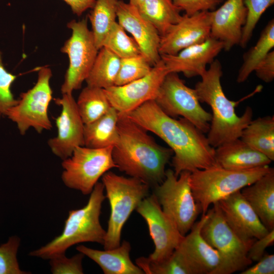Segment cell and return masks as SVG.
I'll return each mask as SVG.
<instances>
[{"label": "cell", "instance_id": "obj_26", "mask_svg": "<svg viewBox=\"0 0 274 274\" xmlns=\"http://www.w3.org/2000/svg\"><path fill=\"white\" fill-rule=\"evenodd\" d=\"M137 8L140 14L155 27L160 37L182 17L181 10L172 0H144Z\"/></svg>", "mask_w": 274, "mask_h": 274}, {"label": "cell", "instance_id": "obj_21", "mask_svg": "<svg viewBox=\"0 0 274 274\" xmlns=\"http://www.w3.org/2000/svg\"><path fill=\"white\" fill-rule=\"evenodd\" d=\"M211 15L210 37L221 41L226 51L239 45L247 17L244 0H227Z\"/></svg>", "mask_w": 274, "mask_h": 274}, {"label": "cell", "instance_id": "obj_41", "mask_svg": "<svg viewBox=\"0 0 274 274\" xmlns=\"http://www.w3.org/2000/svg\"><path fill=\"white\" fill-rule=\"evenodd\" d=\"M254 72L262 81L269 83L274 79V51H270L258 64Z\"/></svg>", "mask_w": 274, "mask_h": 274}, {"label": "cell", "instance_id": "obj_4", "mask_svg": "<svg viewBox=\"0 0 274 274\" xmlns=\"http://www.w3.org/2000/svg\"><path fill=\"white\" fill-rule=\"evenodd\" d=\"M104 186L98 182L93 188L87 204L83 208L69 211L61 234L39 249L29 253L31 256L50 259L65 254L71 246L84 242L104 244L106 230L99 217L102 204L106 198Z\"/></svg>", "mask_w": 274, "mask_h": 274}, {"label": "cell", "instance_id": "obj_44", "mask_svg": "<svg viewBox=\"0 0 274 274\" xmlns=\"http://www.w3.org/2000/svg\"><path fill=\"white\" fill-rule=\"evenodd\" d=\"M144 0H129V3L135 7L139 6Z\"/></svg>", "mask_w": 274, "mask_h": 274}, {"label": "cell", "instance_id": "obj_37", "mask_svg": "<svg viewBox=\"0 0 274 274\" xmlns=\"http://www.w3.org/2000/svg\"><path fill=\"white\" fill-rule=\"evenodd\" d=\"M17 76L9 72L5 67L0 51V115L15 105L16 99L11 91V86Z\"/></svg>", "mask_w": 274, "mask_h": 274}, {"label": "cell", "instance_id": "obj_43", "mask_svg": "<svg viewBox=\"0 0 274 274\" xmlns=\"http://www.w3.org/2000/svg\"><path fill=\"white\" fill-rule=\"evenodd\" d=\"M71 8L77 16H81L85 12L94 6L96 0H62Z\"/></svg>", "mask_w": 274, "mask_h": 274}, {"label": "cell", "instance_id": "obj_35", "mask_svg": "<svg viewBox=\"0 0 274 274\" xmlns=\"http://www.w3.org/2000/svg\"><path fill=\"white\" fill-rule=\"evenodd\" d=\"M244 3L247 9V17L239 43L242 48L246 47L262 15L273 5L274 0H244Z\"/></svg>", "mask_w": 274, "mask_h": 274}, {"label": "cell", "instance_id": "obj_38", "mask_svg": "<svg viewBox=\"0 0 274 274\" xmlns=\"http://www.w3.org/2000/svg\"><path fill=\"white\" fill-rule=\"evenodd\" d=\"M84 256L79 252L71 258H67L65 254L52 258L49 262L51 271L54 274H82V262Z\"/></svg>", "mask_w": 274, "mask_h": 274}, {"label": "cell", "instance_id": "obj_42", "mask_svg": "<svg viewBox=\"0 0 274 274\" xmlns=\"http://www.w3.org/2000/svg\"><path fill=\"white\" fill-rule=\"evenodd\" d=\"M253 266L241 271L240 274H273L274 255L265 254Z\"/></svg>", "mask_w": 274, "mask_h": 274}, {"label": "cell", "instance_id": "obj_31", "mask_svg": "<svg viewBox=\"0 0 274 274\" xmlns=\"http://www.w3.org/2000/svg\"><path fill=\"white\" fill-rule=\"evenodd\" d=\"M76 103L84 124L98 119L112 107L104 89L88 85L80 92Z\"/></svg>", "mask_w": 274, "mask_h": 274}, {"label": "cell", "instance_id": "obj_7", "mask_svg": "<svg viewBox=\"0 0 274 274\" xmlns=\"http://www.w3.org/2000/svg\"><path fill=\"white\" fill-rule=\"evenodd\" d=\"M207 213L201 233L220 257V263L213 274H231L247 268L253 262L248 253L256 239L246 241L238 236L225 220L218 202Z\"/></svg>", "mask_w": 274, "mask_h": 274}, {"label": "cell", "instance_id": "obj_6", "mask_svg": "<svg viewBox=\"0 0 274 274\" xmlns=\"http://www.w3.org/2000/svg\"><path fill=\"white\" fill-rule=\"evenodd\" d=\"M271 168L265 165L234 170L216 165L191 173L190 185L194 199L204 214L210 205L252 184Z\"/></svg>", "mask_w": 274, "mask_h": 274}, {"label": "cell", "instance_id": "obj_23", "mask_svg": "<svg viewBox=\"0 0 274 274\" xmlns=\"http://www.w3.org/2000/svg\"><path fill=\"white\" fill-rule=\"evenodd\" d=\"M241 192L265 227L274 229L273 168Z\"/></svg>", "mask_w": 274, "mask_h": 274}, {"label": "cell", "instance_id": "obj_5", "mask_svg": "<svg viewBox=\"0 0 274 274\" xmlns=\"http://www.w3.org/2000/svg\"><path fill=\"white\" fill-rule=\"evenodd\" d=\"M101 178L111 209L103 244L104 250H109L121 244L123 227L132 212L149 195L150 186L139 179L125 177L110 170Z\"/></svg>", "mask_w": 274, "mask_h": 274}, {"label": "cell", "instance_id": "obj_24", "mask_svg": "<svg viewBox=\"0 0 274 274\" xmlns=\"http://www.w3.org/2000/svg\"><path fill=\"white\" fill-rule=\"evenodd\" d=\"M76 250L96 263L105 274H144L143 270L134 264L130 258L131 246L123 241L118 247L98 250L79 245Z\"/></svg>", "mask_w": 274, "mask_h": 274}, {"label": "cell", "instance_id": "obj_36", "mask_svg": "<svg viewBox=\"0 0 274 274\" xmlns=\"http://www.w3.org/2000/svg\"><path fill=\"white\" fill-rule=\"evenodd\" d=\"M17 236L10 237L8 241L0 246V274H26L30 272L20 269L17 259L20 245Z\"/></svg>", "mask_w": 274, "mask_h": 274}, {"label": "cell", "instance_id": "obj_25", "mask_svg": "<svg viewBox=\"0 0 274 274\" xmlns=\"http://www.w3.org/2000/svg\"><path fill=\"white\" fill-rule=\"evenodd\" d=\"M119 113L113 107L95 121L84 124V146L91 148L114 147L118 142Z\"/></svg>", "mask_w": 274, "mask_h": 274}, {"label": "cell", "instance_id": "obj_17", "mask_svg": "<svg viewBox=\"0 0 274 274\" xmlns=\"http://www.w3.org/2000/svg\"><path fill=\"white\" fill-rule=\"evenodd\" d=\"M117 19L124 30L131 35L142 54L153 66L161 60L160 36L155 27L140 14L136 7L118 0Z\"/></svg>", "mask_w": 274, "mask_h": 274}, {"label": "cell", "instance_id": "obj_9", "mask_svg": "<svg viewBox=\"0 0 274 274\" xmlns=\"http://www.w3.org/2000/svg\"><path fill=\"white\" fill-rule=\"evenodd\" d=\"M52 76L50 67H41L38 71L35 85L22 93L17 103L5 113V115L16 124L22 135L30 128L40 133L52 128L48 116V108L52 99L50 84Z\"/></svg>", "mask_w": 274, "mask_h": 274}, {"label": "cell", "instance_id": "obj_29", "mask_svg": "<svg viewBox=\"0 0 274 274\" xmlns=\"http://www.w3.org/2000/svg\"><path fill=\"white\" fill-rule=\"evenodd\" d=\"M117 1L96 0L88 15L91 31L98 50L102 47L106 37L117 22Z\"/></svg>", "mask_w": 274, "mask_h": 274}, {"label": "cell", "instance_id": "obj_28", "mask_svg": "<svg viewBox=\"0 0 274 274\" xmlns=\"http://www.w3.org/2000/svg\"><path fill=\"white\" fill-rule=\"evenodd\" d=\"M121 58L102 47L98 52L91 71L85 80L87 85L106 89L115 85Z\"/></svg>", "mask_w": 274, "mask_h": 274}, {"label": "cell", "instance_id": "obj_33", "mask_svg": "<svg viewBox=\"0 0 274 274\" xmlns=\"http://www.w3.org/2000/svg\"><path fill=\"white\" fill-rule=\"evenodd\" d=\"M102 47L107 48L121 59L142 54L135 40L127 35L117 21L108 33Z\"/></svg>", "mask_w": 274, "mask_h": 274}, {"label": "cell", "instance_id": "obj_22", "mask_svg": "<svg viewBox=\"0 0 274 274\" xmlns=\"http://www.w3.org/2000/svg\"><path fill=\"white\" fill-rule=\"evenodd\" d=\"M215 156L217 165L234 170H245L269 165L272 161L240 138L215 148Z\"/></svg>", "mask_w": 274, "mask_h": 274}, {"label": "cell", "instance_id": "obj_34", "mask_svg": "<svg viewBox=\"0 0 274 274\" xmlns=\"http://www.w3.org/2000/svg\"><path fill=\"white\" fill-rule=\"evenodd\" d=\"M152 68L142 54L122 58L115 85H123L141 79L149 74Z\"/></svg>", "mask_w": 274, "mask_h": 274}, {"label": "cell", "instance_id": "obj_32", "mask_svg": "<svg viewBox=\"0 0 274 274\" xmlns=\"http://www.w3.org/2000/svg\"><path fill=\"white\" fill-rule=\"evenodd\" d=\"M136 265L147 274H193L182 255L175 250L167 258L158 262L141 257L136 259Z\"/></svg>", "mask_w": 274, "mask_h": 274}, {"label": "cell", "instance_id": "obj_27", "mask_svg": "<svg viewBox=\"0 0 274 274\" xmlns=\"http://www.w3.org/2000/svg\"><path fill=\"white\" fill-rule=\"evenodd\" d=\"M240 139L274 160V117L266 116L252 120L244 129Z\"/></svg>", "mask_w": 274, "mask_h": 274}, {"label": "cell", "instance_id": "obj_15", "mask_svg": "<svg viewBox=\"0 0 274 274\" xmlns=\"http://www.w3.org/2000/svg\"><path fill=\"white\" fill-rule=\"evenodd\" d=\"M54 101L61 107V111L55 119L57 135L50 139L48 145L52 153L63 160L71 156L76 148L84 146V124L72 93L62 94Z\"/></svg>", "mask_w": 274, "mask_h": 274}, {"label": "cell", "instance_id": "obj_16", "mask_svg": "<svg viewBox=\"0 0 274 274\" xmlns=\"http://www.w3.org/2000/svg\"><path fill=\"white\" fill-rule=\"evenodd\" d=\"M211 19V11L182 15L179 22L160 37V54L175 55L206 41L210 37Z\"/></svg>", "mask_w": 274, "mask_h": 274}, {"label": "cell", "instance_id": "obj_20", "mask_svg": "<svg viewBox=\"0 0 274 274\" xmlns=\"http://www.w3.org/2000/svg\"><path fill=\"white\" fill-rule=\"evenodd\" d=\"M208 218L206 213L184 236L176 250L182 255L193 274H213L220 263L218 252L204 239L201 228Z\"/></svg>", "mask_w": 274, "mask_h": 274}, {"label": "cell", "instance_id": "obj_18", "mask_svg": "<svg viewBox=\"0 0 274 274\" xmlns=\"http://www.w3.org/2000/svg\"><path fill=\"white\" fill-rule=\"evenodd\" d=\"M220 41L210 37L188 47L175 55H160L168 73H181L187 78L201 77L218 54L224 49Z\"/></svg>", "mask_w": 274, "mask_h": 274}, {"label": "cell", "instance_id": "obj_1", "mask_svg": "<svg viewBox=\"0 0 274 274\" xmlns=\"http://www.w3.org/2000/svg\"><path fill=\"white\" fill-rule=\"evenodd\" d=\"M132 121L162 139L173 152L172 165L176 176L217 165L215 149L204 133L184 118L165 114L154 100H149L125 114Z\"/></svg>", "mask_w": 274, "mask_h": 274}, {"label": "cell", "instance_id": "obj_11", "mask_svg": "<svg viewBox=\"0 0 274 274\" xmlns=\"http://www.w3.org/2000/svg\"><path fill=\"white\" fill-rule=\"evenodd\" d=\"M66 25L72 30V35L61 49L69 59L61 87L62 94L72 93L81 87L91 71L99 50L88 27L87 18L79 21L72 20Z\"/></svg>", "mask_w": 274, "mask_h": 274}, {"label": "cell", "instance_id": "obj_10", "mask_svg": "<svg viewBox=\"0 0 274 274\" xmlns=\"http://www.w3.org/2000/svg\"><path fill=\"white\" fill-rule=\"evenodd\" d=\"M113 147L76 148L71 156L62 160L61 179L64 185L84 195L90 194L100 177L117 168L112 155Z\"/></svg>", "mask_w": 274, "mask_h": 274}, {"label": "cell", "instance_id": "obj_13", "mask_svg": "<svg viewBox=\"0 0 274 274\" xmlns=\"http://www.w3.org/2000/svg\"><path fill=\"white\" fill-rule=\"evenodd\" d=\"M135 210L146 221L155 246L153 252L148 258L155 262L167 258L178 247L184 236L162 211L153 194L143 199Z\"/></svg>", "mask_w": 274, "mask_h": 274}, {"label": "cell", "instance_id": "obj_40", "mask_svg": "<svg viewBox=\"0 0 274 274\" xmlns=\"http://www.w3.org/2000/svg\"><path fill=\"white\" fill-rule=\"evenodd\" d=\"M274 243V229L263 237L256 239L250 248L248 257L252 261H257L265 254L266 249Z\"/></svg>", "mask_w": 274, "mask_h": 274}, {"label": "cell", "instance_id": "obj_19", "mask_svg": "<svg viewBox=\"0 0 274 274\" xmlns=\"http://www.w3.org/2000/svg\"><path fill=\"white\" fill-rule=\"evenodd\" d=\"M218 202L228 224L243 239H258L269 232L241 190Z\"/></svg>", "mask_w": 274, "mask_h": 274}, {"label": "cell", "instance_id": "obj_12", "mask_svg": "<svg viewBox=\"0 0 274 274\" xmlns=\"http://www.w3.org/2000/svg\"><path fill=\"white\" fill-rule=\"evenodd\" d=\"M154 100L169 117L181 116L204 133L209 131L212 114L201 106L194 88L186 86L178 73L165 76Z\"/></svg>", "mask_w": 274, "mask_h": 274}, {"label": "cell", "instance_id": "obj_2", "mask_svg": "<svg viewBox=\"0 0 274 274\" xmlns=\"http://www.w3.org/2000/svg\"><path fill=\"white\" fill-rule=\"evenodd\" d=\"M118 129L119 141L112 152L117 168L150 187L161 183L173 155L172 149L157 144L148 131L125 115L119 114Z\"/></svg>", "mask_w": 274, "mask_h": 274}, {"label": "cell", "instance_id": "obj_14", "mask_svg": "<svg viewBox=\"0 0 274 274\" xmlns=\"http://www.w3.org/2000/svg\"><path fill=\"white\" fill-rule=\"evenodd\" d=\"M168 71L161 60L146 76L121 86L104 89L112 106L121 115L127 114L145 102L154 100Z\"/></svg>", "mask_w": 274, "mask_h": 274}, {"label": "cell", "instance_id": "obj_39", "mask_svg": "<svg viewBox=\"0 0 274 274\" xmlns=\"http://www.w3.org/2000/svg\"><path fill=\"white\" fill-rule=\"evenodd\" d=\"M185 14L192 15L201 11H212L223 0H172Z\"/></svg>", "mask_w": 274, "mask_h": 274}, {"label": "cell", "instance_id": "obj_30", "mask_svg": "<svg viewBox=\"0 0 274 274\" xmlns=\"http://www.w3.org/2000/svg\"><path fill=\"white\" fill-rule=\"evenodd\" d=\"M273 47L274 20L272 19L262 31L255 45L244 54L243 63L237 74V82L239 83L245 82Z\"/></svg>", "mask_w": 274, "mask_h": 274}, {"label": "cell", "instance_id": "obj_3", "mask_svg": "<svg viewBox=\"0 0 274 274\" xmlns=\"http://www.w3.org/2000/svg\"><path fill=\"white\" fill-rule=\"evenodd\" d=\"M222 74L221 63L215 59L194 88L200 102L206 103L211 108L212 119L207 138L215 148L240 138L253 115L250 107L246 108L242 116L236 115L235 109L241 100L233 101L227 97L221 83Z\"/></svg>", "mask_w": 274, "mask_h": 274}, {"label": "cell", "instance_id": "obj_8", "mask_svg": "<svg viewBox=\"0 0 274 274\" xmlns=\"http://www.w3.org/2000/svg\"><path fill=\"white\" fill-rule=\"evenodd\" d=\"M190 174L185 170L177 177L173 170L168 169L163 181L154 187L153 193L183 236L189 232L201 212L190 187Z\"/></svg>", "mask_w": 274, "mask_h": 274}]
</instances>
